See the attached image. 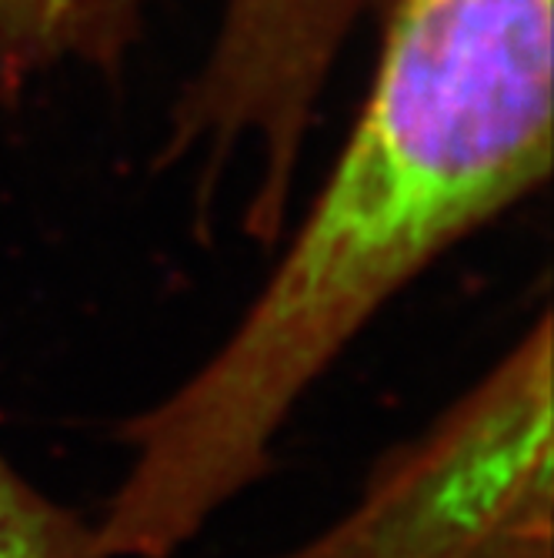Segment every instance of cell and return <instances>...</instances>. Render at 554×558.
Wrapping results in <instances>:
<instances>
[{
	"instance_id": "cell-1",
	"label": "cell",
	"mask_w": 554,
	"mask_h": 558,
	"mask_svg": "<svg viewBox=\"0 0 554 558\" xmlns=\"http://www.w3.org/2000/svg\"><path fill=\"white\" fill-rule=\"evenodd\" d=\"M551 0H387L365 108L227 338L121 432L111 558H171L268 475L358 335L551 178Z\"/></svg>"
},
{
	"instance_id": "cell-2",
	"label": "cell",
	"mask_w": 554,
	"mask_h": 558,
	"mask_svg": "<svg viewBox=\"0 0 554 558\" xmlns=\"http://www.w3.org/2000/svg\"><path fill=\"white\" fill-rule=\"evenodd\" d=\"M554 344L541 312L358 498L274 558H554Z\"/></svg>"
},
{
	"instance_id": "cell-3",
	"label": "cell",
	"mask_w": 554,
	"mask_h": 558,
	"mask_svg": "<svg viewBox=\"0 0 554 558\" xmlns=\"http://www.w3.org/2000/svg\"><path fill=\"white\" fill-rule=\"evenodd\" d=\"M365 4L374 0H224L205 71L177 108L174 150H255L261 161L244 208L247 234L274 244L284 231L308 137L331 64Z\"/></svg>"
},
{
	"instance_id": "cell-4",
	"label": "cell",
	"mask_w": 554,
	"mask_h": 558,
	"mask_svg": "<svg viewBox=\"0 0 554 558\" xmlns=\"http://www.w3.org/2000/svg\"><path fill=\"white\" fill-rule=\"evenodd\" d=\"M144 0H0V84L64 61L108 68L124 58Z\"/></svg>"
},
{
	"instance_id": "cell-5",
	"label": "cell",
	"mask_w": 554,
	"mask_h": 558,
	"mask_svg": "<svg viewBox=\"0 0 554 558\" xmlns=\"http://www.w3.org/2000/svg\"><path fill=\"white\" fill-rule=\"evenodd\" d=\"M0 558H108L97 522L30 482L0 448Z\"/></svg>"
}]
</instances>
